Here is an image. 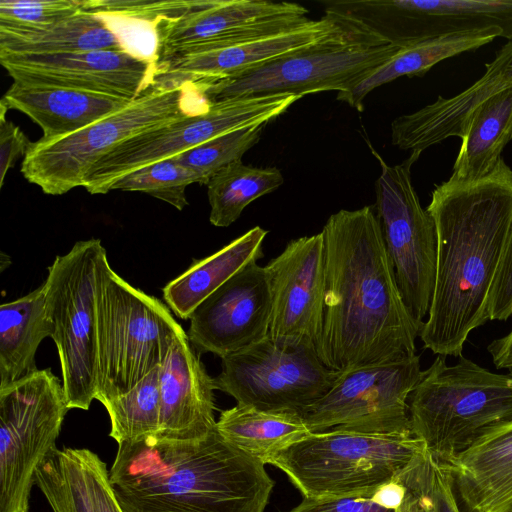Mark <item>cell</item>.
Instances as JSON below:
<instances>
[{
  "mask_svg": "<svg viewBox=\"0 0 512 512\" xmlns=\"http://www.w3.org/2000/svg\"><path fill=\"white\" fill-rule=\"evenodd\" d=\"M324 316L316 352L344 372L415 355L421 327L406 307L373 207L326 221Z\"/></svg>",
  "mask_w": 512,
  "mask_h": 512,
  "instance_id": "obj_1",
  "label": "cell"
},
{
  "mask_svg": "<svg viewBox=\"0 0 512 512\" xmlns=\"http://www.w3.org/2000/svg\"><path fill=\"white\" fill-rule=\"evenodd\" d=\"M426 210L434 220L437 257L428 318L420 338L438 356H462L475 328L488 321V298L512 223V169L500 158L476 181L450 177Z\"/></svg>",
  "mask_w": 512,
  "mask_h": 512,
  "instance_id": "obj_2",
  "label": "cell"
},
{
  "mask_svg": "<svg viewBox=\"0 0 512 512\" xmlns=\"http://www.w3.org/2000/svg\"><path fill=\"white\" fill-rule=\"evenodd\" d=\"M264 465L216 428L195 441L119 443L109 479L123 512H264L274 486Z\"/></svg>",
  "mask_w": 512,
  "mask_h": 512,
  "instance_id": "obj_3",
  "label": "cell"
},
{
  "mask_svg": "<svg viewBox=\"0 0 512 512\" xmlns=\"http://www.w3.org/2000/svg\"><path fill=\"white\" fill-rule=\"evenodd\" d=\"M413 436L448 463L484 436L512 424V375L491 372L460 356H438L410 395Z\"/></svg>",
  "mask_w": 512,
  "mask_h": 512,
  "instance_id": "obj_4",
  "label": "cell"
},
{
  "mask_svg": "<svg viewBox=\"0 0 512 512\" xmlns=\"http://www.w3.org/2000/svg\"><path fill=\"white\" fill-rule=\"evenodd\" d=\"M97 386L102 404L160 366L184 330L171 309L120 277L106 250L97 267Z\"/></svg>",
  "mask_w": 512,
  "mask_h": 512,
  "instance_id": "obj_5",
  "label": "cell"
},
{
  "mask_svg": "<svg viewBox=\"0 0 512 512\" xmlns=\"http://www.w3.org/2000/svg\"><path fill=\"white\" fill-rule=\"evenodd\" d=\"M210 105L197 83H156L125 108L82 130L33 142L21 173L45 194H65L83 186L91 167L125 140L176 119L206 113Z\"/></svg>",
  "mask_w": 512,
  "mask_h": 512,
  "instance_id": "obj_6",
  "label": "cell"
},
{
  "mask_svg": "<svg viewBox=\"0 0 512 512\" xmlns=\"http://www.w3.org/2000/svg\"><path fill=\"white\" fill-rule=\"evenodd\" d=\"M425 449L412 434L332 428L311 432L270 464L288 476L303 498L368 497L397 478Z\"/></svg>",
  "mask_w": 512,
  "mask_h": 512,
  "instance_id": "obj_7",
  "label": "cell"
},
{
  "mask_svg": "<svg viewBox=\"0 0 512 512\" xmlns=\"http://www.w3.org/2000/svg\"><path fill=\"white\" fill-rule=\"evenodd\" d=\"M399 48L355 19L349 29L322 43L235 77L197 84L210 102L247 96L291 94L302 98L321 91L347 92Z\"/></svg>",
  "mask_w": 512,
  "mask_h": 512,
  "instance_id": "obj_8",
  "label": "cell"
},
{
  "mask_svg": "<svg viewBox=\"0 0 512 512\" xmlns=\"http://www.w3.org/2000/svg\"><path fill=\"white\" fill-rule=\"evenodd\" d=\"M105 248L96 238L76 242L55 258L44 282L63 390L69 409L88 410L96 398V283Z\"/></svg>",
  "mask_w": 512,
  "mask_h": 512,
  "instance_id": "obj_9",
  "label": "cell"
},
{
  "mask_svg": "<svg viewBox=\"0 0 512 512\" xmlns=\"http://www.w3.org/2000/svg\"><path fill=\"white\" fill-rule=\"evenodd\" d=\"M68 410L50 368L0 388V512H28L36 471L57 448Z\"/></svg>",
  "mask_w": 512,
  "mask_h": 512,
  "instance_id": "obj_10",
  "label": "cell"
},
{
  "mask_svg": "<svg viewBox=\"0 0 512 512\" xmlns=\"http://www.w3.org/2000/svg\"><path fill=\"white\" fill-rule=\"evenodd\" d=\"M301 97L291 94L234 97L211 102L206 113L187 116L125 140L97 161L83 186L90 194H106L124 175L177 156L216 137L265 125Z\"/></svg>",
  "mask_w": 512,
  "mask_h": 512,
  "instance_id": "obj_11",
  "label": "cell"
},
{
  "mask_svg": "<svg viewBox=\"0 0 512 512\" xmlns=\"http://www.w3.org/2000/svg\"><path fill=\"white\" fill-rule=\"evenodd\" d=\"M381 173L375 183L376 215L406 307L422 328L428 315L436 273L435 223L423 209L412 184L411 167L421 153L388 165L371 147Z\"/></svg>",
  "mask_w": 512,
  "mask_h": 512,
  "instance_id": "obj_12",
  "label": "cell"
},
{
  "mask_svg": "<svg viewBox=\"0 0 512 512\" xmlns=\"http://www.w3.org/2000/svg\"><path fill=\"white\" fill-rule=\"evenodd\" d=\"M221 360L222 370L213 378L215 390L237 404L265 411L300 414L323 397L339 375L322 363L313 346L269 337Z\"/></svg>",
  "mask_w": 512,
  "mask_h": 512,
  "instance_id": "obj_13",
  "label": "cell"
},
{
  "mask_svg": "<svg viewBox=\"0 0 512 512\" xmlns=\"http://www.w3.org/2000/svg\"><path fill=\"white\" fill-rule=\"evenodd\" d=\"M422 373L416 354L339 372L331 389L300 415L311 432L412 434L407 400Z\"/></svg>",
  "mask_w": 512,
  "mask_h": 512,
  "instance_id": "obj_14",
  "label": "cell"
},
{
  "mask_svg": "<svg viewBox=\"0 0 512 512\" xmlns=\"http://www.w3.org/2000/svg\"><path fill=\"white\" fill-rule=\"evenodd\" d=\"M326 9L348 15L398 47L459 34L501 29L512 38V0L329 1Z\"/></svg>",
  "mask_w": 512,
  "mask_h": 512,
  "instance_id": "obj_15",
  "label": "cell"
},
{
  "mask_svg": "<svg viewBox=\"0 0 512 512\" xmlns=\"http://www.w3.org/2000/svg\"><path fill=\"white\" fill-rule=\"evenodd\" d=\"M355 19L325 10V16L280 32L215 45H196L160 57L156 83H211L238 76L266 63L322 43L349 29Z\"/></svg>",
  "mask_w": 512,
  "mask_h": 512,
  "instance_id": "obj_16",
  "label": "cell"
},
{
  "mask_svg": "<svg viewBox=\"0 0 512 512\" xmlns=\"http://www.w3.org/2000/svg\"><path fill=\"white\" fill-rule=\"evenodd\" d=\"M0 63L16 83L92 91L131 101L156 85V61L127 50L0 53Z\"/></svg>",
  "mask_w": 512,
  "mask_h": 512,
  "instance_id": "obj_17",
  "label": "cell"
},
{
  "mask_svg": "<svg viewBox=\"0 0 512 512\" xmlns=\"http://www.w3.org/2000/svg\"><path fill=\"white\" fill-rule=\"evenodd\" d=\"M269 278L272 310L269 338L285 344L320 340L325 294V245L322 232L288 242L264 266Z\"/></svg>",
  "mask_w": 512,
  "mask_h": 512,
  "instance_id": "obj_18",
  "label": "cell"
},
{
  "mask_svg": "<svg viewBox=\"0 0 512 512\" xmlns=\"http://www.w3.org/2000/svg\"><path fill=\"white\" fill-rule=\"evenodd\" d=\"M272 299L265 267L250 262L192 313L188 338L221 359L269 337Z\"/></svg>",
  "mask_w": 512,
  "mask_h": 512,
  "instance_id": "obj_19",
  "label": "cell"
},
{
  "mask_svg": "<svg viewBox=\"0 0 512 512\" xmlns=\"http://www.w3.org/2000/svg\"><path fill=\"white\" fill-rule=\"evenodd\" d=\"M297 3L264 0H206L183 15L155 24L157 59L178 50L252 39L306 21ZM157 61V60H156Z\"/></svg>",
  "mask_w": 512,
  "mask_h": 512,
  "instance_id": "obj_20",
  "label": "cell"
},
{
  "mask_svg": "<svg viewBox=\"0 0 512 512\" xmlns=\"http://www.w3.org/2000/svg\"><path fill=\"white\" fill-rule=\"evenodd\" d=\"M184 331L160 365V429L155 438L188 442L216 430L214 382Z\"/></svg>",
  "mask_w": 512,
  "mask_h": 512,
  "instance_id": "obj_21",
  "label": "cell"
},
{
  "mask_svg": "<svg viewBox=\"0 0 512 512\" xmlns=\"http://www.w3.org/2000/svg\"><path fill=\"white\" fill-rule=\"evenodd\" d=\"M485 67L484 74L459 94L448 98L438 96L435 102L394 119L392 144L422 153L449 137L462 139L475 108L492 95L512 87V38Z\"/></svg>",
  "mask_w": 512,
  "mask_h": 512,
  "instance_id": "obj_22",
  "label": "cell"
},
{
  "mask_svg": "<svg viewBox=\"0 0 512 512\" xmlns=\"http://www.w3.org/2000/svg\"><path fill=\"white\" fill-rule=\"evenodd\" d=\"M130 102L98 92L16 82L1 99L8 109L18 110L38 124L43 131V140L82 130L125 108Z\"/></svg>",
  "mask_w": 512,
  "mask_h": 512,
  "instance_id": "obj_23",
  "label": "cell"
},
{
  "mask_svg": "<svg viewBox=\"0 0 512 512\" xmlns=\"http://www.w3.org/2000/svg\"><path fill=\"white\" fill-rule=\"evenodd\" d=\"M447 465L464 512H501L512 504V424L479 439Z\"/></svg>",
  "mask_w": 512,
  "mask_h": 512,
  "instance_id": "obj_24",
  "label": "cell"
},
{
  "mask_svg": "<svg viewBox=\"0 0 512 512\" xmlns=\"http://www.w3.org/2000/svg\"><path fill=\"white\" fill-rule=\"evenodd\" d=\"M267 233L255 226L212 255L194 261L164 286L163 298L168 307L177 317L190 319L208 296L244 266L263 257L262 243Z\"/></svg>",
  "mask_w": 512,
  "mask_h": 512,
  "instance_id": "obj_25",
  "label": "cell"
},
{
  "mask_svg": "<svg viewBox=\"0 0 512 512\" xmlns=\"http://www.w3.org/2000/svg\"><path fill=\"white\" fill-rule=\"evenodd\" d=\"M52 333L44 283L0 306V388L38 369L36 351Z\"/></svg>",
  "mask_w": 512,
  "mask_h": 512,
  "instance_id": "obj_26",
  "label": "cell"
},
{
  "mask_svg": "<svg viewBox=\"0 0 512 512\" xmlns=\"http://www.w3.org/2000/svg\"><path fill=\"white\" fill-rule=\"evenodd\" d=\"M497 37L504 38V33L501 29L493 28L400 47L391 58L377 67L354 88L347 92L337 93V100L362 111L365 97L375 88L402 76H422L439 62L463 52L476 50Z\"/></svg>",
  "mask_w": 512,
  "mask_h": 512,
  "instance_id": "obj_27",
  "label": "cell"
},
{
  "mask_svg": "<svg viewBox=\"0 0 512 512\" xmlns=\"http://www.w3.org/2000/svg\"><path fill=\"white\" fill-rule=\"evenodd\" d=\"M216 428L225 440L264 464L311 433L299 413L242 404L222 411Z\"/></svg>",
  "mask_w": 512,
  "mask_h": 512,
  "instance_id": "obj_28",
  "label": "cell"
},
{
  "mask_svg": "<svg viewBox=\"0 0 512 512\" xmlns=\"http://www.w3.org/2000/svg\"><path fill=\"white\" fill-rule=\"evenodd\" d=\"M96 50L127 48L104 17L85 10L45 29L0 31V53L59 54Z\"/></svg>",
  "mask_w": 512,
  "mask_h": 512,
  "instance_id": "obj_29",
  "label": "cell"
},
{
  "mask_svg": "<svg viewBox=\"0 0 512 512\" xmlns=\"http://www.w3.org/2000/svg\"><path fill=\"white\" fill-rule=\"evenodd\" d=\"M512 139V87L502 90L475 108L461 139L452 177L476 181L489 174Z\"/></svg>",
  "mask_w": 512,
  "mask_h": 512,
  "instance_id": "obj_30",
  "label": "cell"
},
{
  "mask_svg": "<svg viewBox=\"0 0 512 512\" xmlns=\"http://www.w3.org/2000/svg\"><path fill=\"white\" fill-rule=\"evenodd\" d=\"M283 182L277 168L252 167L241 160L227 165L207 183L211 224L230 226L251 202L276 190Z\"/></svg>",
  "mask_w": 512,
  "mask_h": 512,
  "instance_id": "obj_31",
  "label": "cell"
},
{
  "mask_svg": "<svg viewBox=\"0 0 512 512\" xmlns=\"http://www.w3.org/2000/svg\"><path fill=\"white\" fill-rule=\"evenodd\" d=\"M160 366L128 392L102 404L110 418V433L117 444L157 436L160 429Z\"/></svg>",
  "mask_w": 512,
  "mask_h": 512,
  "instance_id": "obj_32",
  "label": "cell"
},
{
  "mask_svg": "<svg viewBox=\"0 0 512 512\" xmlns=\"http://www.w3.org/2000/svg\"><path fill=\"white\" fill-rule=\"evenodd\" d=\"M35 485L53 512H94L82 448H55L37 469Z\"/></svg>",
  "mask_w": 512,
  "mask_h": 512,
  "instance_id": "obj_33",
  "label": "cell"
},
{
  "mask_svg": "<svg viewBox=\"0 0 512 512\" xmlns=\"http://www.w3.org/2000/svg\"><path fill=\"white\" fill-rule=\"evenodd\" d=\"M398 478L416 498L419 512H464L449 466L426 449Z\"/></svg>",
  "mask_w": 512,
  "mask_h": 512,
  "instance_id": "obj_34",
  "label": "cell"
},
{
  "mask_svg": "<svg viewBox=\"0 0 512 512\" xmlns=\"http://www.w3.org/2000/svg\"><path fill=\"white\" fill-rule=\"evenodd\" d=\"M193 183H197L195 175L174 156L124 175L110 191L144 192L183 210L188 205L186 188Z\"/></svg>",
  "mask_w": 512,
  "mask_h": 512,
  "instance_id": "obj_35",
  "label": "cell"
},
{
  "mask_svg": "<svg viewBox=\"0 0 512 512\" xmlns=\"http://www.w3.org/2000/svg\"><path fill=\"white\" fill-rule=\"evenodd\" d=\"M263 127L264 125H260L224 134L189 149L176 158L195 175L198 184L207 185L221 169L241 160L260 140Z\"/></svg>",
  "mask_w": 512,
  "mask_h": 512,
  "instance_id": "obj_36",
  "label": "cell"
},
{
  "mask_svg": "<svg viewBox=\"0 0 512 512\" xmlns=\"http://www.w3.org/2000/svg\"><path fill=\"white\" fill-rule=\"evenodd\" d=\"M84 0H1L0 31L48 28L83 10Z\"/></svg>",
  "mask_w": 512,
  "mask_h": 512,
  "instance_id": "obj_37",
  "label": "cell"
},
{
  "mask_svg": "<svg viewBox=\"0 0 512 512\" xmlns=\"http://www.w3.org/2000/svg\"><path fill=\"white\" fill-rule=\"evenodd\" d=\"M288 512H419V508L414 495L410 504L402 509L387 508L376 502L371 496H350L303 498L297 506Z\"/></svg>",
  "mask_w": 512,
  "mask_h": 512,
  "instance_id": "obj_38",
  "label": "cell"
},
{
  "mask_svg": "<svg viewBox=\"0 0 512 512\" xmlns=\"http://www.w3.org/2000/svg\"><path fill=\"white\" fill-rule=\"evenodd\" d=\"M82 456L94 512H123L112 489L106 463L86 448H82Z\"/></svg>",
  "mask_w": 512,
  "mask_h": 512,
  "instance_id": "obj_39",
  "label": "cell"
},
{
  "mask_svg": "<svg viewBox=\"0 0 512 512\" xmlns=\"http://www.w3.org/2000/svg\"><path fill=\"white\" fill-rule=\"evenodd\" d=\"M488 320H507L512 314V223L506 248L490 290Z\"/></svg>",
  "mask_w": 512,
  "mask_h": 512,
  "instance_id": "obj_40",
  "label": "cell"
},
{
  "mask_svg": "<svg viewBox=\"0 0 512 512\" xmlns=\"http://www.w3.org/2000/svg\"><path fill=\"white\" fill-rule=\"evenodd\" d=\"M8 108L0 103V187L9 169L16 161L25 157L32 143L13 122L6 119Z\"/></svg>",
  "mask_w": 512,
  "mask_h": 512,
  "instance_id": "obj_41",
  "label": "cell"
},
{
  "mask_svg": "<svg viewBox=\"0 0 512 512\" xmlns=\"http://www.w3.org/2000/svg\"><path fill=\"white\" fill-rule=\"evenodd\" d=\"M497 369H507L512 375V330L504 337L493 340L487 347Z\"/></svg>",
  "mask_w": 512,
  "mask_h": 512,
  "instance_id": "obj_42",
  "label": "cell"
},
{
  "mask_svg": "<svg viewBox=\"0 0 512 512\" xmlns=\"http://www.w3.org/2000/svg\"><path fill=\"white\" fill-rule=\"evenodd\" d=\"M501 512H512V504L507 506L505 509H503Z\"/></svg>",
  "mask_w": 512,
  "mask_h": 512,
  "instance_id": "obj_43",
  "label": "cell"
}]
</instances>
